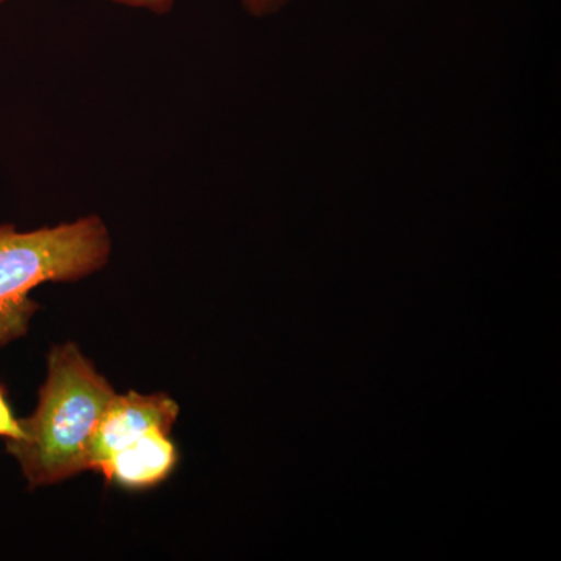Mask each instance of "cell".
<instances>
[{
    "label": "cell",
    "mask_w": 561,
    "mask_h": 561,
    "mask_svg": "<svg viewBox=\"0 0 561 561\" xmlns=\"http://www.w3.org/2000/svg\"><path fill=\"white\" fill-rule=\"evenodd\" d=\"M116 391L73 343L55 346L36 411L20 420L24 437L9 440L32 486L90 470L92 438Z\"/></svg>",
    "instance_id": "cell-1"
},
{
    "label": "cell",
    "mask_w": 561,
    "mask_h": 561,
    "mask_svg": "<svg viewBox=\"0 0 561 561\" xmlns=\"http://www.w3.org/2000/svg\"><path fill=\"white\" fill-rule=\"evenodd\" d=\"M110 256L108 228L98 216L33 231L0 225V345L27 332L35 287L87 278Z\"/></svg>",
    "instance_id": "cell-2"
},
{
    "label": "cell",
    "mask_w": 561,
    "mask_h": 561,
    "mask_svg": "<svg viewBox=\"0 0 561 561\" xmlns=\"http://www.w3.org/2000/svg\"><path fill=\"white\" fill-rule=\"evenodd\" d=\"M179 413V404L164 393L114 394L92 438L90 470L101 471L114 454L151 431L171 434Z\"/></svg>",
    "instance_id": "cell-3"
},
{
    "label": "cell",
    "mask_w": 561,
    "mask_h": 561,
    "mask_svg": "<svg viewBox=\"0 0 561 561\" xmlns=\"http://www.w3.org/2000/svg\"><path fill=\"white\" fill-rule=\"evenodd\" d=\"M176 461L179 453L169 432L157 430L114 454L101 472L125 489H149L165 481Z\"/></svg>",
    "instance_id": "cell-4"
},
{
    "label": "cell",
    "mask_w": 561,
    "mask_h": 561,
    "mask_svg": "<svg viewBox=\"0 0 561 561\" xmlns=\"http://www.w3.org/2000/svg\"><path fill=\"white\" fill-rule=\"evenodd\" d=\"M0 437H5L7 440H21L24 437L20 420L14 419L13 413H11L2 387H0Z\"/></svg>",
    "instance_id": "cell-5"
},
{
    "label": "cell",
    "mask_w": 561,
    "mask_h": 561,
    "mask_svg": "<svg viewBox=\"0 0 561 561\" xmlns=\"http://www.w3.org/2000/svg\"><path fill=\"white\" fill-rule=\"evenodd\" d=\"M289 0H242V5L253 16L262 18L276 13L283 9Z\"/></svg>",
    "instance_id": "cell-6"
},
{
    "label": "cell",
    "mask_w": 561,
    "mask_h": 561,
    "mask_svg": "<svg viewBox=\"0 0 561 561\" xmlns=\"http://www.w3.org/2000/svg\"><path fill=\"white\" fill-rule=\"evenodd\" d=\"M110 2L122 3V5L138 7L147 9L158 14L169 13L175 0H110Z\"/></svg>",
    "instance_id": "cell-7"
},
{
    "label": "cell",
    "mask_w": 561,
    "mask_h": 561,
    "mask_svg": "<svg viewBox=\"0 0 561 561\" xmlns=\"http://www.w3.org/2000/svg\"><path fill=\"white\" fill-rule=\"evenodd\" d=\"M3 2H5V0H0V3H3Z\"/></svg>",
    "instance_id": "cell-8"
}]
</instances>
